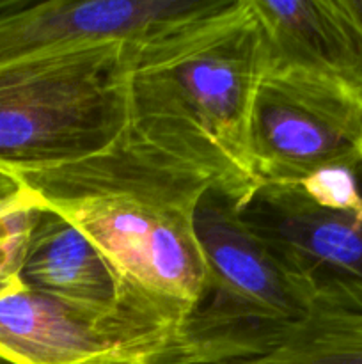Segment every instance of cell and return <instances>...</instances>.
Here are the masks:
<instances>
[{"label": "cell", "mask_w": 362, "mask_h": 364, "mask_svg": "<svg viewBox=\"0 0 362 364\" xmlns=\"http://www.w3.org/2000/svg\"><path fill=\"white\" fill-rule=\"evenodd\" d=\"M263 71L251 0H204L128 46L126 134L240 205L259 185L248 121Z\"/></svg>", "instance_id": "cell-1"}, {"label": "cell", "mask_w": 362, "mask_h": 364, "mask_svg": "<svg viewBox=\"0 0 362 364\" xmlns=\"http://www.w3.org/2000/svg\"><path fill=\"white\" fill-rule=\"evenodd\" d=\"M98 247L135 304L190 329L206 290L195 213L212 185L124 134L85 159L18 174Z\"/></svg>", "instance_id": "cell-2"}, {"label": "cell", "mask_w": 362, "mask_h": 364, "mask_svg": "<svg viewBox=\"0 0 362 364\" xmlns=\"http://www.w3.org/2000/svg\"><path fill=\"white\" fill-rule=\"evenodd\" d=\"M128 46L103 43L0 68V169L18 176L116 142L128 124Z\"/></svg>", "instance_id": "cell-3"}, {"label": "cell", "mask_w": 362, "mask_h": 364, "mask_svg": "<svg viewBox=\"0 0 362 364\" xmlns=\"http://www.w3.org/2000/svg\"><path fill=\"white\" fill-rule=\"evenodd\" d=\"M206 290L190 333L213 364L259 355L286 327L312 313L304 288L238 213V201L208 191L195 213Z\"/></svg>", "instance_id": "cell-4"}, {"label": "cell", "mask_w": 362, "mask_h": 364, "mask_svg": "<svg viewBox=\"0 0 362 364\" xmlns=\"http://www.w3.org/2000/svg\"><path fill=\"white\" fill-rule=\"evenodd\" d=\"M0 355L16 364H213L190 329L82 315L21 277L0 287Z\"/></svg>", "instance_id": "cell-5"}, {"label": "cell", "mask_w": 362, "mask_h": 364, "mask_svg": "<svg viewBox=\"0 0 362 364\" xmlns=\"http://www.w3.org/2000/svg\"><path fill=\"white\" fill-rule=\"evenodd\" d=\"M362 102L298 68L265 66L252 102L248 153L259 183H297L362 156Z\"/></svg>", "instance_id": "cell-6"}, {"label": "cell", "mask_w": 362, "mask_h": 364, "mask_svg": "<svg viewBox=\"0 0 362 364\" xmlns=\"http://www.w3.org/2000/svg\"><path fill=\"white\" fill-rule=\"evenodd\" d=\"M241 220L312 302V311H362V210L316 205L293 183H259Z\"/></svg>", "instance_id": "cell-7"}, {"label": "cell", "mask_w": 362, "mask_h": 364, "mask_svg": "<svg viewBox=\"0 0 362 364\" xmlns=\"http://www.w3.org/2000/svg\"><path fill=\"white\" fill-rule=\"evenodd\" d=\"M204 0H21L0 13V68L103 43H133Z\"/></svg>", "instance_id": "cell-8"}, {"label": "cell", "mask_w": 362, "mask_h": 364, "mask_svg": "<svg viewBox=\"0 0 362 364\" xmlns=\"http://www.w3.org/2000/svg\"><path fill=\"white\" fill-rule=\"evenodd\" d=\"M20 277L34 291L82 315L102 320L137 315L156 320L135 304L98 247L48 206L32 231Z\"/></svg>", "instance_id": "cell-9"}, {"label": "cell", "mask_w": 362, "mask_h": 364, "mask_svg": "<svg viewBox=\"0 0 362 364\" xmlns=\"http://www.w3.org/2000/svg\"><path fill=\"white\" fill-rule=\"evenodd\" d=\"M265 66L298 68L357 92V53L343 0H251Z\"/></svg>", "instance_id": "cell-10"}, {"label": "cell", "mask_w": 362, "mask_h": 364, "mask_svg": "<svg viewBox=\"0 0 362 364\" xmlns=\"http://www.w3.org/2000/svg\"><path fill=\"white\" fill-rule=\"evenodd\" d=\"M234 364H362V311L316 309L265 352Z\"/></svg>", "instance_id": "cell-11"}, {"label": "cell", "mask_w": 362, "mask_h": 364, "mask_svg": "<svg viewBox=\"0 0 362 364\" xmlns=\"http://www.w3.org/2000/svg\"><path fill=\"white\" fill-rule=\"evenodd\" d=\"M46 205L23 187L0 199V287L21 276L35 223Z\"/></svg>", "instance_id": "cell-12"}, {"label": "cell", "mask_w": 362, "mask_h": 364, "mask_svg": "<svg viewBox=\"0 0 362 364\" xmlns=\"http://www.w3.org/2000/svg\"><path fill=\"white\" fill-rule=\"evenodd\" d=\"M344 11L350 18L351 32H353L355 53H357V91L362 100V0H343Z\"/></svg>", "instance_id": "cell-13"}, {"label": "cell", "mask_w": 362, "mask_h": 364, "mask_svg": "<svg viewBox=\"0 0 362 364\" xmlns=\"http://www.w3.org/2000/svg\"><path fill=\"white\" fill-rule=\"evenodd\" d=\"M21 187H23V185H21V181L18 180L16 174L0 169V199L14 194V192L20 191Z\"/></svg>", "instance_id": "cell-14"}, {"label": "cell", "mask_w": 362, "mask_h": 364, "mask_svg": "<svg viewBox=\"0 0 362 364\" xmlns=\"http://www.w3.org/2000/svg\"><path fill=\"white\" fill-rule=\"evenodd\" d=\"M21 0H0V13H6V11L13 9L20 4Z\"/></svg>", "instance_id": "cell-15"}, {"label": "cell", "mask_w": 362, "mask_h": 364, "mask_svg": "<svg viewBox=\"0 0 362 364\" xmlns=\"http://www.w3.org/2000/svg\"><path fill=\"white\" fill-rule=\"evenodd\" d=\"M0 364H16V363L9 361V359H6V358H2V355H0Z\"/></svg>", "instance_id": "cell-16"}, {"label": "cell", "mask_w": 362, "mask_h": 364, "mask_svg": "<svg viewBox=\"0 0 362 364\" xmlns=\"http://www.w3.org/2000/svg\"><path fill=\"white\" fill-rule=\"evenodd\" d=\"M361 151H362V148H361Z\"/></svg>", "instance_id": "cell-17"}]
</instances>
